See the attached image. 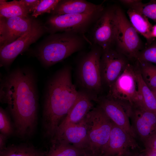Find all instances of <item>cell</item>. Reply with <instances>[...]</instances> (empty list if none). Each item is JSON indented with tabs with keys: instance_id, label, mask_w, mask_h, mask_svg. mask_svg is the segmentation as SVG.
Segmentation results:
<instances>
[{
	"instance_id": "15",
	"label": "cell",
	"mask_w": 156,
	"mask_h": 156,
	"mask_svg": "<svg viewBox=\"0 0 156 156\" xmlns=\"http://www.w3.org/2000/svg\"><path fill=\"white\" fill-rule=\"evenodd\" d=\"M79 91V94L77 100L59 125L54 138L58 136L67 126L82 120L94 107L93 100L86 93Z\"/></svg>"
},
{
	"instance_id": "18",
	"label": "cell",
	"mask_w": 156,
	"mask_h": 156,
	"mask_svg": "<svg viewBox=\"0 0 156 156\" xmlns=\"http://www.w3.org/2000/svg\"><path fill=\"white\" fill-rule=\"evenodd\" d=\"M104 10L102 4L96 5L83 0H60L51 12L52 15L89 14Z\"/></svg>"
},
{
	"instance_id": "25",
	"label": "cell",
	"mask_w": 156,
	"mask_h": 156,
	"mask_svg": "<svg viewBox=\"0 0 156 156\" xmlns=\"http://www.w3.org/2000/svg\"><path fill=\"white\" fill-rule=\"evenodd\" d=\"M142 77L150 88H156V65L152 63L138 61Z\"/></svg>"
},
{
	"instance_id": "33",
	"label": "cell",
	"mask_w": 156,
	"mask_h": 156,
	"mask_svg": "<svg viewBox=\"0 0 156 156\" xmlns=\"http://www.w3.org/2000/svg\"><path fill=\"white\" fill-rule=\"evenodd\" d=\"M128 153L126 154L125 155L123 156H129ZM133 156H151L149 154H148L147 153L146 154H137Z\"/></svg>"
},
{
	"instance_id": "16",
	"label": "cell",
	"mask_w": 156,
	"mask_h": 156,
	"mask_svg": "<svg viewBox=\"0 0 156 156\" xmlns=\"http://www.w3.org/2000/svg\"><path fill=\"white\" fill-rule=\"evenodd\" d=\"M96 103L114 123L135 138L128 114L120 104L106 96H99Z\"/></svg>"
},
{
	"instance_id": "23",
	"label": "cell",
	"mask_w": 156,
	"mask_h": 156,
	"mask_svg": "<svg viewBox=\"0 0 156 156\" xmlns=\"http://www.w3.org/2000/svg\"><path fill=\"white\" fill-rule=\"evenodd\" d=\"M46 156H81L83 151L64 141L53 140Z\"/></svg>"
},
{
	"instance_id": "1",
	"label": "cell",
	"mask_w": 156,
	"mask_h": 156,
	"mask_svg": "<svg viewBox=\"0 0 156 156\" xmlns=\"http://www.w3.org/2000/svg\"><path fill=\"white\" fill-rule=\"evenodd\" d=\"M36 83L33 72L28 68H16L1 80L0 101L7 104L14 134L22 139L31 137L36 129L38 101Z\"/></svg>"
},
{
	"instance_id": "8",
	"label": "cell",
	"mask_w": 156,
	"mask_h": 156,
	"mask_svg": "<svg viewBox=\"0 0 156 156\" xmlns=\"http://www.w3.org/2000/svg\"><path fill=\"white\" fill-rule=\"evenodd\" d=\"M46 31V26L33 20L29 29L12 43L0 47L1 67L8 69L17 56L35 42Z\"/></svg>"
},
{
	"instance_id": "35",
	"label": "cell",
	"mask_w": 156,
	"mask_h": 156,
	"mask_svg": "<svg viewBox=\"0 0 156 156\" xmlns=\"http://www.w3.org/2000/svg\"><path fill=\"white\" fill-rule=\"evenodd\" d=\"M84 156H93V155H84Z\"/></svg>"
},
{
	"instance_id": "21",
	"label": "cell",
	"mask_w": 156,
	"mask_h": 156,
	"mask_svg": "<svg viewBox=\"0 0 156 156\" xmlns=\"http://www.w3.org/2000/svg\"><path fill=\"white\" fill-rule=\"evenodd\" d=\"M138 89L144 106L156 114V97L153 92L144 81L139 68L135 69Z\"/></svg>"
},
{
	"instance_id": "9",
	"label": "cell",
	"mask_w": 156,
	"mask_h": 156,
	"mask_svg": "<svg viewBox=\"0 0 156 156\" xmlns=\"http://www.w3.org/2000/svg\"><path fill=\"white\" fill-rule=\"evenodd\" d=\"M115 13L117 23L115 41L124 54L137 59L141 47L138 32L121 9H115Z\"/></svg>"
},
{
	"instance_id": "34",
	"label": "cell",
	"mask_w": 156,
	"mask_h": 156,
	"mask_svg": "<svg viewBox=\"0 0 156 156\" xmlns=\"http://www.w3.org/2000/svg\"><path fill=\"white\" fill-rule=\"evenodd\" d=\"M152 91L153 93L155 95L156 97V88H150Z\"/></svg>"
},
{
	"instance_id": "28",
	"label": "cell",
	"mask_w": 156,
	"mask_h": 156,
	"mask_svg": "<svg viewBox=\"0 0 156 156\" xmlns=\"http://www.w3.org/2000/svg\"><path fill=\"white\" fill-rule=\"evenodd\" d=\"M137 59L138 61L154 63L156 65V45L148 47L140 52Z\"/></svg>"
},
{
	"instance_id": "4",
	"label": "cell",
	"mask_w": 156,
	"mask_h": 156,
	"mask_svg": "<svg viewBox=\"0 0 156 156\" xmlns=\"http://www.w3.org/2000/svg\"><path fill=\"white\" fill-rule=\"evenodd\" d=\"M101 54L100 49L93 47L80 59L76 72L79 90L86 93L96 102L102 88L100 66Z\"/></svg>"
},
{
	"instance_id": "14",
	"label": "cell",
	"mask_w": 156,
	"mask_h": 156,
	"mask_svg": "<svg viewBox=\"0 0 156 156\" xmlns=\"http://www.w3.org/2000/svg\"><path fill=\"white\" fill-rule=\"evenodd\" d=\"M33 21L29 17H0V47L12 43L25 33Z\"/></svg>"
},
{
	"instance_id": "20",
	"label": "cell",
	"mask_w": 156,
	"mask_h": 156,
	"mask_svg": "<svg viewBox=\"0 0 156 156\" xmlns=\"http://www.w3.org/2000/svg\"><path fill=\"white\" fill-rule=\"evenodd\" d=\"M47 153L31 144L23 143L6 147L0 151V156H46Z\"/></svg>"
},
{
	"instance_id": "19",
	"label": "cell",
	"mask_w": 156,
	"mask_h": 156,
	"mask_svg": "<svg viewBox=\"0 0 156 156\" xmlns=\"http://www.w3.org/2000/svg\"><path fill=\"white\" fill-rule=\"evenodd\" d=\"M130 22L138 33L147 40L152 38L151 33L153 26L148 18L137 11L130 8L127 11Z\"/></svg>"
},
{
	"instance_id": "24",
	"label": "cell",
	"mask_w": 156,
	"mask_h": 156,
	"mask_svg": "<svg viewBox=\"0 0 156 156\" xmlns=\"http://www.w3.org/2000/svg\"><path fill=\"white\" fill-rule=\"evenodd\" d=\"M120 2L156 22V0L143 3L140 0H121Z\"/></svg>"
},
{
	"instance_id": "6",
	"label": "cell",
	"mask_w": 156,
	"mask_h": 156,
	"mask_svg": "<svg viewBox=\"0 0 156 156\" xmlns=\"http://www.w3.org/2000/svg\"><path fill=\"white\" fill-rule=\"evenodd\" d=\"M107 97L116 101L124 108L142 102L138 89L135 68L128 64L120 75L109 88Z\"/></svg>"
},
{
	"instance_id": "12",
	"label": "cell",
	"mask_w": 156,
	"mask_h": 156,
	"mask_svg": "<svg viewBox=\"0 0 156 156\" xmlns=\"http://www.w3.org/2000/svg\"><path fill=\"white\" fill-rule=\"evenodd\" d=\"M127 64L125 58L116 51L110 48L103 51L100 62L103 85L109 88L122 74Z\"/></svg>"
},
{
	"instance_id": "17",
	"label": "cell",
	"mask_w": 156,
	"mask_h": 156,
	"mask_svg": "<svg viewBox=\"0 0 156 156\" xmlns=\"http://www.w3.org/2000/svg\"><path fill=\"white\" fill-rule=\"evenodd\" d=\"M53 140L64 141L83 151L89 148L88 127L85 118L78 123L66 127Z\"/></svg>"
},
{
	"instance_id": "22",
	"label": "cell",
	"mask_w": 156,
	"mask_h": 156,
	"mask_svg": "<svg viewBox=\"0 0 156 156\" xmlns=\"http://www.w3.org/2000/svg\"><path fill=\"white\" fill-rule=\"evenodd\" d=\"M30 12L19 0L7 1L0 0V17L9 18L14 17L26 18L29 17Z\"/></svg>"
},
{
	"instance_id": "27",
	"label": "cell",
	"mask_w": 156,
	"mask_h": 156,
	"mask_svg": "<svg viewBox=\"0 0 156 156\" xmlns=\"http://www.w3.org/2000/svg\"><path fill=\"white\" fill-rule=\"evenodd\" d=\"M59 0H42L40 2L33 12L32 16L37 17L44 13H51L56 7Z\"/></svg>"
},
{
	"instance_id": "26",
	"label": "cell",
	"mask_w": 156,
	"mask_h": 156,
	"mask_svg": "<svg viewBox=\"0 0 156 156\" xmlns=\"http://www.w3.org/2000/svg\"><path fill=\"white\" fill-rule=\"evenodd\" d=\"M0 131L8 138L14 134V125L8 113L2 107L0 108Z\"/></svg>"
},
{
	"instance_id": "30",
	"label": "cell",
	"mask_w": 156,
	"mask_h": 156,
	"mask_svg": "<svg viewBox=\"0 0 156 156\" xmlns=\"http://www.w3.org/2000/svg\"><path fill=\"white\" fill-rule=\"evenodd\" d=\"M22 5L27 8L30 13L33 12L40 2L39 0H20Z\"/></svg>"
},
{
	"instance_id": "13",
	"label": "cell",
	"mask_w": 156,
	"mask_h": 156,
	"mask_svg": "<svg viewBox=\"0 0 156 156\" xmlns=\"http://www.w3.org/2000/svg\"><path fill=\"white\" fill-rule=\"evenodd\" d=\"M139 147L137 139L123 129L112 122V128L107 144L103 152L106 156H123L130 149Z\"/></svg>"
},
{
	"instance_id": "11",
	"label": "cell",
	"mask_w": 156,
	"mask_h": 156,
	"mask_svg": "<svg viewBox=\"0 0 156 156\" xmlns=\"http://www.w3.org/2000/svg\"><path fill=\"white\" fill-rule=\"evenodd\" d=\"M116 29L115 9L104 10L94 26L92 35L94 43L103 51L110 48L115 41Z\"/></svg>"
},
{
	"instance_id": "7",
	"label": "cell",
	"mask_w": 156,
	"mask_h": 156,
	"mask_svg": "<svg viewBox=\"0 0 156 156\" xmlns=\"http://www.w3.org/2000/svg\"><path fill=\"white\" fill-rule=\"evenodd\" d=\"M104 10L89 14L52 15L47 20L46 27L52 34L60 31L83 34L96 21Z\"/></svg>"
},
{
	"instance_id": "2",
	"label": "cell",
	"mask_w": 156,
	"mask_h": 156,
	"mask_svg": "<svg viewBox=\"0 0 156 156\" xmlns=\"http://www.w3.org/2000/svg\"><path fill=\"white\" fill-rule=\"evenodd\" d=\"M70 66L64 67L49 81L44 97L42 114L44 136L50 140L77 100L79 94L72 82Z\"/></svg>"
},
{
	"instance_id": "3",
	"label": "cell",
	"mask_w": 156,
	"mask_h": 156,
	"mask_svg": "<svg viewBox=\"0 0 156 156\" xmlns=\"http://www.w3.org/2000/svg\"><path fill=\"white\" fill-rule=\"evenodd\" d=\"M84 42L83 37L77 33L52 34L39 48L36 56L44 66L49 67L80 50Z\"/></svg>"
},
{
	"instance_id": "29",
	"label": "cell",
	"mask_w": 156,
	"mask_h": 156,
	"mask_svg": "<svg viewBox=\"0 0 156 156\" xmlns=\"http://www.w3.org/2000/svg\"><path fill=\"white\" fill-rule=\"evenodd\" d=\"M143 144L147 153L156 155V134L146 140Z\"/></svg>"
},
{
	"instance_id": "10",
	"label": "cell",
	"mask_w": 156,
	"mask_h": 156,
	"mask_svg": "<svg viewBox=\"0 0 156 156\" xmlns=\"http://www.w3.org/2000/svg\"><path fill=\"white\" fill-rule=\"evenodd\" d=\"M126 111L136 139L143 143L156 134V114L147 109L143 103L131 105Z\"/></svg>"
},
{
	"instance_id": "36",
	"label": "cell",
	"mask_w": 156,
	"mask_h": 156,
	"mask_svg": "<svg viewBox=\"0 0 156 156\" xmlns=\"http://www.w3.org/2000/svg\"><path fill=\"white\" fill-rule=\"evenodd\" d=\"M105 156V155H102V156Z\"/></svg>"
},
{
	"instance_id": "31",
	"label": "cell",
	"mask_w": 156,
	"mask_h": 156,
	"mask_svg": "<svg viewBox=\"0 0 156 156\" xmlns=\"http://www.w3.org/2000/svg\"><path fill=\"white\" fill-rule=\"evenodd\" d=\"M8 138L5 135L0 133V151L2 150L6 147L5 145Z\"/></svg>"
},
{
	"instance_id": "5",
	"label": "cell",
	"mask_w": 156,
	"mask_h": 156,
	"mask_svg": "<svg viewBox=\"0 0 156 156\" xmlns=\"http://www.w3.org/2000/svg\"><path fill=\"white\" fill-rule=\"evenodd\" d=\"M87 126L89 149L93 153H103L109 139L112 121L97 105L85 117Z\"/></svg>"
},
{
	"instance_id": "32",
	"label": "cell",
	"mask_w": 156,
	"mask_h": 156,
	"mask_svg": "<svg viewBox=\"0 0 156 156\" xmlns=\"http://www.w3.org/2000/svg\"><path fill=\"white\" fill-rule=\"evenodd\" d=\"M151 37H156V24L153 26L151 33Z\"/></svg>"
}]
</instances>
